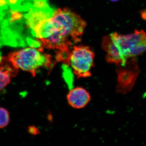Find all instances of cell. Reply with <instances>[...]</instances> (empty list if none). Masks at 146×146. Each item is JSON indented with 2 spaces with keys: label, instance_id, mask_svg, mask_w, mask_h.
<instances>
[{
  "label": "cell",
  "instance_id": "6da1fadb",
  "mask_svg": "<svg viewBox=\"0 0 146 146\" xmlns=\"http://www.w3.org/2000/svg\"><path fill=\"white\" fill-rule=\"evenodd\" d=\"M86 25L85 21L72 11L58 8L31 33L43 48L56 50V60L63 61L68 58L72 46L81 41Z\"/></svg>",
  "mask_w": 146,
  "mask_h": 146
},
{
  "label": "cell",
  "instance_id": "7a4b0ae2",
  "mask_svg": "<svg viewBox=\"0 0 146 146\" xmlns=\"http://www.w3.org/2000/svg\"><path fill=\"white\" fill-rule=\"evenodd\" d=\"M102 46L106 52L108 62L125 65L128 60L146 51V33L135 30L126 35L111 33L104 37Z\"/></svg>",
  "mask_w": 146,
  "mask_h": 146
},
{
  "label": "cell",
  "instance_id": "3957f363",
  "mask_svg": "<svg viewBox=\"0 0 146 146\" xmlns=\"http://www.w3.org/2000/svg\"><path fill=\"white\" fill-rule=\"evenodd\" d=\"M43 49L42 47L25 48L10 53L7 58L14 68L29 72L34 77L39 68H48L52 65L50 55L44 54Z\"/></svg>",
  "mask_w": 146,
  "mask_h": 146
},
{
  "label": "cell",
  "instance_id": "277c9868",
  "mask_svg": "<svg viewBox=\"0 0 146 146\" xmlns=\"http://www.w3.org/2000/svg\"><path fill=\"white\" fill-rule=\"evenodd\" d=\"M95 54L89 47L74 46L68 57L67 64L70 65L73 72L79 77L91 76L94 65Z\"/></svg>",
  "mask_w": 146,
  "mask_h": 146
},
{
  "label": "cell",
  "instance_id": "5b68a950",
  "mask_svg": "<svg viewBox=\"0 0 146 146\" xmlns=\"http://www.w3.org/2000/svg\"><path fill=\"white\" fill-rule=\"evenodd\" d=\"M67 99L69 104L74 108H83L89 103L91 99L90 94L81 87L72 89L68 93Z\"/></svg>",
  "mask_w": 146,
  "mask_h": 146
},
{
  "label": "cell",
  "instance_id": "8992f818",
  "mask_svg": "<svg viewBox=\"0 0 146 146\" xmlns=\"http://www.w3.org/2000/svg\"><path fill=\"white\" fill-rule=\"evenodd\" d=\"M18 72L7 58H2L0 63V91L9 84L11 77L15 76Z\"/></svg>",
  "mask_w": 146,
  "mask_h": 146
},
{
  "label": "cell",
  "instance_id": "52a82bcc",
  "mask_svg": "<svg viewBox=\"0 0 146 146\" xmlns=\"http://www.w3.org/2000/svg\"><path fill=\"white\" fill-rule=\"evenodd\" d=\"M9 115L8 111L5 108H0V128L7 126L9 123Z\"/></svg>",
  "mask_w": 146,
  "mask_h": 146
},
{
  "label": "cell",
  "instance_id": "ba28073f",
  "mask_svg": "<svg viewBox=\"0 0 146 146\" xmlns=\"http://www.w3.org/2000/svg\"><path fill=\"white\" fill-rule=\"evenodd\" d=\"M63 68V75L64 76L65 80L68 84L69 86L70 87L72 86V87L73 82V77L72 72V69H70V68L68 67V65L66 64Z\"/></svg>",
  "mask_w": 146,
  "mask_h": 146
},
{
  "label": "cell",
  "instance_id": "9c48e42d",
  "mask_svg": "<svg viewBox=\"0 0 146 146\" xmlns=\"http://www.w3.org/2000/svg\"><path fill=\"white\" fill-rule=\"evenodd\" d=\"M29 130L30 133L33 134H36V133H38V129H36V128L34 127H30Z\"/></svg>",
  "mask_w": 146,
  "mask_h": 146
},
{
  "label": "cell",
  "instance_id": "30bf717a",
  "mask_svg": "<svg viewBox=\"0 0 146 146\" xmlns=\"http://www.w3.org/2000/svg\"><path fill=\"white\" fill-rule=\"evenodd\" d=\"M141 17L144 20H146V9L142 11L141 12Z\"/></svg>",
  "mask_w": 146,
  "mask_h": 146
},
{
  "label": "cell",
  "instance_id": "8fae6325",
  "mask_svg": "<svg viewBox=\"0 0 146 146\" xmlns=\"http://www.w3.org/2000/svg\"><path fill=\"white\" fill-rule=\"evenodd\" d=\"M110 1H117L119 0H110Z\"/></svg>",
  "mask_w": 146,
  "mask_h": 146
}]
</instances>
